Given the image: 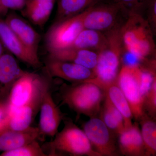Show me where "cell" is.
<instances>
[{"instance_id": "cell-1", "label": "cell", "mask_w": 156, "mask_h": 156, "mask_svg": "<svg viewBox=\"0 0 156 156\" xmlns=\"http://www.w3.org/2000/svg\"><path fill=\"white\" fill-rule=\"evenodd\" d=\"M120 33L123 48L138 57L143 64L156 58L154 35L142 13L128 11Z\"/></svg>"}, {"instance_id": "cell-2", "label": "cell", "mask_w": 156, "mask_h": 156, "mask_svg": "<svg viewBox=\"0 0 156 156\" xmlns=\"http://www.w3.org/2000/svg\"><path fill=\"white\" fill-rule=\"evenodd\" d=\"M119 24L104 33L107 38L105 48L98 53L97 64L93 70L95 77L86 82L93 83L105 92L110 86L117 84L122 66L123 44Z\"/></svg>"}, {"instance_id": "cell-3", "label": "cell", "mask_w": 156, "mask_h": 156, "mask_svg": "<svg viewBox=\"0 0 156 156\" xmlns=\"http://www.w3.org/2000/svg\"><path fill=\"white\" fill-rule=\"evenodd\" d=\"M105 93L99 87L89 82L65 85L61 88L62 103L68 105L78 115L97 117L100 112Z\"/></svg>"}, {"instance_id": "cell-4", "label": "cell", "mask_w": 156, "mask_h": 156, "mask_svg": "<svg viewBox=\"0 0 156 156\" xmlns=\"http://www.w3.org/2000/svg\"><path fill=\"white\" fill-rule=\"evenodd\" d=\"M47 145L50 156H101L92 147L83 130L70 119L65 120L62 130Z\"/></svg>"}, {"instance_id": "cell-5", "label": "cell", "mask_w": 156, "mask_h": 156, "mask_svg": "<svg viewBox=\"0 0 156 156\" xmlns=\"http://www.w3.org/2000/svg\"><path fill=\"white\" fill-rule=\"evenodd\" d=\"M50 77L25 71L14 83L7 98L9 112L19 108L50 90Z\"/></svg>"}, {"instance_id": "cell-6", "label": "cell", "mask_w": 156, "mask_h": 156, "mask_svg": "<svg viewBox=\"0 0 156 156\" xmlns=\"http://www.w3.org/2000/svg\"><path fill=\"white\" fill-rule=\"evenodd\" d=\"M128 14V10L120 3H99L87 10L84 28L105 32L122 23Z\"/></svg>"}, {"instance_id": "cell-7", "label": "cell", "mask_w": 156, "mask_h": 156, "mask_svg": "<svg viewBox=\"0 0 156 156\" xmlns=\"http://www.w3.org/2000/svg\"><path fill=\"white\" fill-rule=\"evenodd\" d=\"M86 11L53 23L45 36V45L49 53L69 48L84 29Z\"/></svg>"}, {"instance_id": "cell-8", "label": "cell", "mask_w": 156, "mask_h": 156, "mask_svg": "<svg viewBox=\"0 0 156 156\" xmlns=\"http://www.w3.org/2000/svg\"><path fill=\"white\" fill-rule=\"evenodd\" d=\"M117 84L128 100L134 119L139 122L146 114L140 90L139 66H122Z\"/></svg>"}, {"instance_id": "cell-9", "label": "cell", "mask_w": 156, "mask_h": 156, "mask_svg": "<svg viewBox=\"0 0 156 156\" xmlns=\"http://www.w3.org/2000/svg\"><path fill=\"white\" fill-rule=\"evenodd\" d=\"M83 128L92 147L101 156L121 155L118 137L99 117L90 118L84 123Z\"/></svg>"}, {"instance_id": "cell-10", "label": "cell", "mask_w": 156, "mask_h": 156, "mask_svg": "<svg viewBox=\"0 0 156 156\" xmlns=\"http://www.w3.org/2000/svg\"><path fill=\"white\" fill-rule=\"evenodd\" d=\"M45 65L46 73L50 77L61 78L73 84L85 82L95 77V74L92 69L49 56Z\"/></svg>"}, {"instance_id": "cell-11", "label": "cell", "mask_w": 156, "mask_h": 156, "mask_svg": "<svg viewBox=\"0 0 156 156\" xmlns=\"http://www.w3.org/2000/svg\"><path fill=\"white\" fill-rule=\"evenodd\" d=\"M50 90L45 94L40 107L39 128L40 135L54 137L58 132L64 114L53 100Z\"/></svg>"}, {"instance_id": "cell-12", "label": "cell", "mask_w": 156, "mask_h": 156, "mask_svg": "<svg viewBox=\"0 0 156 156\" xmlns=\"http://www.w3.org/2000/svg\"><path fill=\"white\" fill-rule=\"evenodd\" d=\"M0 41L9 53L24 63L36 68L42 64L39 58L34 56L23 44L16 35L0 17Z\"/></svg>"}, {"instance_id": "cell-13", "label": "cell", "mask_w": 156, "mask_h": 156, "mask_svg": "<svg viewBox=\"0 0 156 156\" xmlns=\"http://www.w3.org/2000/svg\"><path fill=\"white\" fill-rule=\"evenodd\" d=\"M6 23L27 49L34 56L38 57V51L41 36L28 22L14 12L6 15Z\"/></svg>"}, {"instance_id": "cell-14", "label": "cell", "mask_w": 156, "mask_h": 156, "mask_svg": "<svg viewBox=\"0 0 156 156\" xmlns=\"http://www.w3.org/2000/svg\"><path fill=\"white\" fill-rule=\"evenodd\" d=\"M120 154L126 156H148L137 122L125 128L118 136Z\"/></svg>"}, {"instance_id": "cell-15", "label": "cell", "mask_w": 156, "mask_h": 156, "mask_svg": "<svg viewBox=\"0 0 156 156\" xmlns=\"http://www.w3.org/2000/svg\"><path fill=\"white\" fill-rule=\"evenodd\" d=\"M25 72L12 54L4 52L0 57V101L7 99L13 85Z\"/></svg>"}, {"instance_id": "cell-16", "label": "cell", "mask_w": 156, "mask_h": 156, "mask_svg": "<svg viewBox=\"0 0 156 156\" xmlns=\"http://www.w3.org/2000/svg\"><path fill=\"white\" fill-rule=\"evenodd\" d=\"M41 137L38 127L22 131L5 128L0 131V153L15 149Z\"/></svg>"}, {"instance_id": "cell-17", "label": "cell", "mask_w": 156, "mask_h": 156, "mask_svg": "<svg viewBox=\"0 0 156 156\" xmlns=\"http://www.w3.org/2000/svg\"><path fill=\"white\" fill-rule=\"evenodd\" d=\"M45 94L11 112L5 128L17 131H22L31 126L32 123L40 111Z\"/></svg>"}, {"instance_id": "cell-18", "label": "cell", "mask_w": 156, "mask_h": 156, "mask_svg": "<svg viewBox=\"0 0 156 156\" xmlns=\"http://www.w3.org/2000/svg\"><path fill=\"white\" fill-rule=\"evenodd\" d=\"M49 53L51 58L73 62L93 71L97 64L98 53L91 50L68 48Z\"/></svg>"}, {"instance_id": "cell-19", "label": "cell", "mask_w": 156, "mask_h": 156, "mask_svg": "<svg viewBox=\"0 0 156 156\" xmlns=\"http://www.w3.org/2000/svg\"><path fill=\"white\" fill-rule=\"evenodd\" d=\"M56 0H27L22 13L34 25L43 27L50 18Z\"/></svg>"}, {"instance_id": "cell-20", "label": "cell", "mask_w": 156, "mask_h": 156, "mask_svg": "<svg viewBox=\"0 0 156 156\" xmlns=\"http://www.w3.org/2000/svg\"><path fill=\"white\" fill-rule=\"evenodd\" d=\"M56 2L57 9L55 22L80 14L99 3L113 2L112 0H56Z\"/></svg>"}, {"instance_id": "cell-21", "label": "cell", "mask_w": 156, "mask_h": 156, "mask_svg": "<svg viewBox=\"0 0 156 156\" xmlns=\"http://www.w3.org/2000/svg\"><path fill=\"white\" fill-rule=\"evenodd\" d=\"M107 38L104 33L84 28L69 48L85 49L97 53L105 48Z\"/></svg>"}, {"instance_id": "cell-22", "label": "cell", "mask_w": 156, "mask_h": 156, "mask_svg": "<svg viewBox=\"0 0 156 156\" xmlns=\"http://www.w3.org/2000/svg\"><path fill=\"white\" fill-rule=\"evenodd\" d=\"M101 105L99 117L108 128L118 137L125 129L122 115L105 95Z\"/></svg>"}, {"instance_id": "cell-23", "label": "cell", "mask_w": 156, "mask_h": 156, "mask_svg": "<svg viewBox=\"0 0 156 156\" xmlns=\"http://www.w3.org/2000/svg\"><path fill=\"white\" fill-rule=\"evenodd\" d=\"M105 93L112 104L122 115L125 128L132 126L134 117L131 108L128 100L117 84H113L108 87Z\"/></svg>"}, {"instance_id": "cell-24", "label": "cell", "mask_w": 156, "mask_h": 156, "mask_svg": "<svg viewBox=\"0 0 156 156\" xmlns=\"http://www.w3.org/2000/svg\"><path fill=\"white\" fill-rule=\"evenodd\" d=\"M140 130L148 156L156 155V119L146 114L139 120Z\"/></svg>"}, {"instance_id": "cell-25", "label": "cell", "mask_w": 156, "mask_h": 156, "mask_svg": "<svg viewBox=\"0 0 156 156\" xmlns=\"http://www.w3.org/2000/svg\"><path fill=\"white\" fill-rule=\"evenodd\" d=\"M37 140L20 147L0 154V156H48Z\"/></svg>"}, {"instance_id": "cell-26", "label": "cell", "mask_w": 156, "mask_h": 156, "mask_svg": "<svg viewBox=\"0 0 156 156\" xmlns=\"http://www.w3.org/2000/svg\"><path fill=\"white\" fill-rule=\"evenodd\" d=\"M144 110L145 113L149 116L156 119V80L154 81L146 96L144 101Z\"/></svg>"}, {"instance_id": "cell-27", "label": "cell", "mask_w": 156, "mask_h": 156, "mask_svg": "<svg viewBox=\"0 0 156 156\" xmlns=\"http://www.w3.org/2000/svg\"><path fill=\"white\" fill-rule=\"evenodd\" d=\"M147 20L154 36L156 34V0H148L144 11Z\"/></svg>"}, {"instance_id": "cell-28", "label": "cell", "mask_w": 156, "mask_h": 156, "mask_svg": "<svg viewBox=\"0 0 156 156\" xmlns=\"http://www.w3.org/2000/svg\"><path fill=\"white\" fill-rule=\"evenodd\" d=\"M148 0H112L113 2L122 4L128 11L143 13Z\"/></svg>"}, {"instance_id": "cell-29", "label": "cell", "mask_w": 156, "mask_h": 156, "mask_svg": "<svg viewBox=\"0 0 156 156\" xmlns=\"http://www.w3.org/2000/svg\"><path fill=\"white\" fill-rule=\"evenodd\" d=\"M27 0H1L4 8L9 11L22 10L25 7Z\"/></svg>"}, {"instance_id": "cell-30", "label": "cell", "mask_w": 156, "mask_h": 156, "mask_svg": "<svg viewBox=\"0 0 156 156\" xmlns=\"http://www.w3.org/2000/svg\"><path fill=\"white\" fill-rule=\"evenodd\" d=\"M9 115L10 112L7 102L0 101V131L6 127Z\"/></svg>"}, {"instance_id": "cell-31", "label": "cell", "mask_w": 156, "mask_h": 156, "mask_svg": "<svg viewBox=\"0 0 156 156\" xmlns=\"http://www.w3.org/2000/svg\"><path fill=\"white\" fill-rule=\"evenodd\" d=\"M8 10L4 8L1 3V0H0V17L6 16L8 14Z\"/></svg>"}, {"instance_id": "cell-32", "label": "cell", "mask_w": 156, "mask_h": 156, "mask_svg": "<svg viewBox=\"0 0 156 156\" xmlns=\"http://www.w3.org/2000/svg\"><path fill=\"white\" fill-rule=\"evenodd\" d=\"M5 48L3 46V44H2L1 41H0V57L2 56V54L5 52Z\"/></svg>"}]
</instances>
